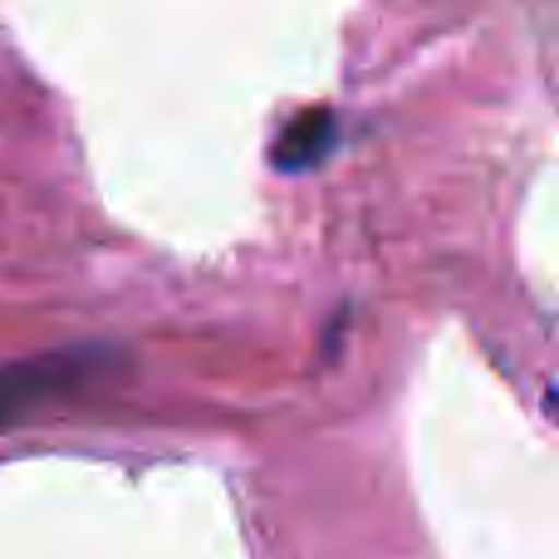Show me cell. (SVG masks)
Instances as JSON below:
<instances>
[{"label":"cell","instance_id":"6da1fadb","mask_svg":"<svg viewBox=\"0 0 559 559\" xmlns=\"http://www.w3.org/2000/svg\"><path fill=\"white\" fill-rule=\"evenodd\" d=\"M98 364H108L104 348H64V354H35L20 364H0V432L15 427L20 417H29L35 407H45L49 397L74 393L79 383L98 373Z\"/></svg>","mask_w":559,"mask_h":559},{"label":"cell","instance_id":"7a4b0ae2","mask_svg":"<svg viewBox=\"0 0 559 559\" xmlns=\"http://www.w3.org/2000/svg\"><path fill=\"white\" fill-rule=\"evenodd\" d=\"M334 147H338V114L314 104V108H305V114H295L275 133L271 163L280 173H314V167H324L329 157H334Z\"/></svg>","mask_w":559,"mask_h":559}]
</instances>
